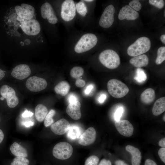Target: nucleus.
I'll return each mask as SVG.
<instances>
[{
	"mask_svg": "<svg viewBox=\"0 0 165 165\" xmlns=\"http://www.w3.org/2000/svg\"><path fill=\"white\" fill-rule=\"evenodd\" d=\"M99 41L98 35L91 31L79 30L74 28L68 32L64 48L72 55H85L97 48Z\"/></svg>",
	"mask_w": 165,
	"mask_h": 165,
	"instance_id": "1",
	"label": "nucleus"
},
{
	"mask_svg": "<svg viewBox=\"0 0 165 165\" xmlns=\"http://www.w3.org/2000/svg\"><path fill=\"white\" fill-rule=\"evenodd\" d=\"M95 0H80L75 1L76 20L82 30L91 31L94 23L93 13Z\"/></svg>",
	"mask_w": 165,
	"mask_h": 165,
	"instance_id": "2",
	"label": "nucleus"
},
{
	"mask_svg": "<svg viewBox=\"0 0 165 165\" xmlns=\"http://www.w3.org/2000/svg\"><path fill=\"white\" fill-rule=\"evenodd\" d=\"M57 15L67 32L74 28L76 20L75 1L62 0L57 1Z\"/></svg>",
	"mask_w": 165,
	"mask_h": 165,
	"instance_id": "3",
	"label": "nucleus"
},
{
	"mask_svg": "<svg viewBox=\"0 0 165 165\" xmlns=\"http://www.w3.org/2000/svg\"><path fill=\"white\" fill-rule=\"evenodd\" d=\"M98 59L102 64L110 69L117 68L120 63L119 55L116 51L111 49L102 50L99 54Z\"/></svg>",
	"mask_w": 165,
	"mask_h": 165,
	"instance_id": "4",
	"label": "nucleus"
},
{
	"mask_svg": "<svg viewBox=\"0 0 165 165\" xmlns=\"http://www.w3.org/2000/svg\"><path fill=\"white\" fill-rule=\"evenodd\" d=\"M151 46V42L149 38L146 37H142L138 38L128 47L127 53L129 56L134 57L148 52Z\"/></svg>",
	"mask_w": 165,
	"mask_h": 165,
	"instance_id": "5",
	"label": "nucleus"
},
{
	"mask_svg": "<svg viewBox=\"0 0 165 165\" xmlns=\"http://www.w3.org/2000/svg\"><path fill=\"white\" fill-rule=\"evenodd\" d=\"M109 94L113 97L120 98L126 95L129 91L127 86L123 82L116 79L110 80L107 83Z\"/></svg>",
	"mask_w": 165,
	"mask_h": 165,
	"instance_id": "6",
	"label": "nucleus"
},
{
	"mask_svg": "<svg viewBox=\"0 0 165 165\" xmlns=\"http://www.w3.org/2000/svg\"><path fill=\"white\" fill-rule=\"evenodd\" d=\"M40 12L42 18L47 24L52 27H55L59 20L51 4L46 2L41 6Z\"/></svg>",
	"mask_w": 165,
	"mask_h": 165,
	"instance_id": "7",
	"label": "nucleus"
},
{
	"mask_svg": "<svg viewBox=\"0 0 165 165\" xmlns=\"http://www.w3.org/2000/svg\"><path fill=\"white\" fill-rule=\"evenodd\" d=\"M73 151V147L70 144L67 142H61L55 145L53 150V154L57 159L64 160L71 157Z\"/></svg>",
	"mask_w": 165,
	"mask_h": 165,
	"instance_id": "8",
	"label": "nucleus"
},
{
	"mask_svg": "<svg viewBox=\"0 0 165 165\" xmlns=\"http://www.w3.org/2000/svg\"><path fill=\"white\" fill-rule=\"evenodd\" d=\"M115 12V8L112 4L107 6L105 8L98 21L99 26L105 29L110 28L114 21Z\"/></svg>",
	"mask_w": 165,
	"mask_h": 165,
	"instance_id": "9",
	"label": "nucleus"
},
{
	"mask_svg": "<svg viewBox=\"0 0 165 165\" xmlns=\"http://www.w3.org/2000/svg\"><path fill=\"white\" fill-rule=\"evenodd\" d=\"M0 94L4 99H6L9 107L14 108L18 104L19 99L16 95L15 91L10 86L6 85L2 86L0 88Z\"/></svg>",
	"mask_w": 165,
	"mask_h": 165,
	"instance_id": "10",
	"label": "nucleus"
},
{
	"mask_svg": "<svg viewBox=\"0 0 165 165\" xmlns=\"http://www.w3.org/2000/svg\"><path fill=\"white\" fill-rule=\"evenodd\" d=\"M21 27L23 32L29 35H35L38 34L41 31V27L39 22L36 20L31 19L20 20Z\"/></svg>",
	"mask_w": 165,
	"mask_h": 165,
	"instance_id": "11",
	"label": "nucleus"
},
{
	"mask_svg": "<svg viewBox=\"0 0 165 165\" xmlns=\"http://www.w3.org/2000/svg\"><path fill=\"white\" fill-rule=\"evenodd\" d=\"M25 84L26 87L29 90L37 92L45 89L47 86V82L43 78L33 76L28 79Z\"/></svg>",
	"mask_w": 165,
	"mask_h": 165,
	"instance_id": "12",
	"label": "nucleus"
},
{
	"mask_svg": "<svg viewBox=\"0 0 165 165\" xmlns=\"http://www.w3.org/2000/svg\"><path fill=\"white\" fill-rule=\"evenodd\" d=\"M17 14V19L20 21L23 19L29 20L32 19L35 13V9L31 6L23 3L21 6H16L15 7Z\"/></svg>",
	"mask_w": 165,
	"mask_h": 165,
	"instance_id": "13",
	"label": "nucleus"
},
{
	"mask_svg": "<svg viewBox=\"0 0 165 165\" xmlns=\"http://www.w3.org/2000/svg\"><path fill=\"white\" fill-rule=\"evenodd\" d=\"M96 133L94 128L90 127L81 134L79 138V143L83 146H87L92 144L95 141Z\"/></svg>",
	"mask_w": 165,
	"mask_h": 165,
	"instance_id": "14",
	"label": "nucleus"
},
{
	"mask_svg": "<svg viewBox=\"0 0 165 165\" xmlns=\"http://www.w3.org/2000/svg\"><path fill=\"white\" fill-rule=\"evenodd\" d=\"M115 126L119 133L122 135L127 137L131 136L134 131V127L131 123L127 120L116 121Z\"/></svg>",
	"mask_w": 165,
	"mask_h": 165,
	"instance_id": "15",
	"label": "nucleus"
},
{
	"mask_svg": "<svg viewBox=\"0 0 165 165\" xmlns=\"http://www.w3.org/2000/svg\"><path fill=\"white\" fill-rule=\"evenodd\" d=\"M31 72L30 68L28 65L26 64H20L13 69L11 75L16 79L22 80L28 77Z\"/></svg>",
	"mask_w": 165,
	"mask_h": 165,
	"instance_id": "16",
	"label": "nucleus"
},
{
	"mask_svg": "<svg viewBox=\"0 0 165 165\" xmlns=\"http://www.w3.org/2000/svg\"><path fill=\"white\" fill-rule=\"evenodd\" d=\"M70 126L68 121L63 118L58 120L51 125L50 129L55 134L61 135L67 133Z\"/></svg>",
	"mask_w": 165,
	"mask_h": 165,
	"instance_id": "17",
	"label": "nucleus"
},
{
	"mask_svg": "<svg viewBox=\"0 0 165 165\" xmlns=\"http://www.w3.org/2000/svg\"><path fill=\"white\" fill-rule=\"evenodd\" d=\"M139 16L138 13L132 8L129 6L126 5L123 6L120 10L119 15V19L122 20H134L137 19Z\"/></svg>",
	"mask_w": 165,
	"mask_h": 165,
	"instance_id": "18",
	"label": "nucleus"
},
{
	"mask_svg": "<svg viewBox=\"0 0 165 165\" xmlns=\"http://www.w3.org/2000/svg\"><path fill=\"white\" fill-rule=\"evenodd\" d=\"M80 107L81 104L78 101L69 104L66 108V113L72 119H79L81 117Z\"/></svg>",
	"mask_w": 165,
	"mask_h": 165,
	"instance_id": "19",
	"label": "nucleus"
},
{
	"mask_svg": "<svg viewBox=\"0 0 165 165\" xmlns=\"http://www.w3.org/2000/svg\"><path fill=\"white\" fill-rule=\"evenodd\" d=\"M126 150L132 155V165H140L141 159V153L139 149L133 146L128 145L126 147Z\"/></svg>",
	"mask_w": 165,
	"mask_h": 165,
	"instance_id": "20",
	"label": "nucleus"
},
{
	"mask_svg": "<svg viewBox=\"0 0 165 165\" xmlns=\"http://www.w3.org/2000/svg\"><path fill=\"white\" fill-rule=\"evenodd\" d=\"M129 62L134 67L139 68L147 66L149 60L146 55L142 54L132 58L130 60Z\"/></svg>",
	"mask_w": 165,
	"mask_h": 165,
	"instance_id": "21",
	"label": "nucleus"
},
{
	"mask_svg": "<svg viewBox=\"0 0 165 165\" xmlns=\"http://www.w3.org/2000/svg\"><path fill=\"white\" fill-rule=\"evenodd\" d=\"M10 150L16 156L27 157L28 154L26 149L16 142H14L10 146Z\"/></svg>",
	"mask_w": 165,
	"mask_h": 165,
	"instance_id": "22",
	"label": "nucleus"
},
{
	"mask_svg": "<svg viewBox=\"0 0 165 165\" xmlns=\"http://www.w3.org/2000/svg\"><path fill=\"white\" fill-rule=\"evenodd\" d=\"M165 110V97H163L158 99L155 102L152 108V113L155 116H158Z\"/></svg>",
	"mask_w": 165,
	"mask_h": 165,
	"instance_id": "23",
	"label": "nucleus"
},
{
	"mask_svg": "<svg viewBox=\"0 0 165 165\" xmlns=\"http://www.w3.org/2000/svg\"><path fill=\"white\" fill-rule=\"evenodd\" d=\"M155 92L151 88H148L145 90L141 94V99L144 103L148 104L152 103L155 98Z\"/></svg>",
	"mask_w": 165,
	"mask_h": 165,
	"instance_id": "24",
	"label": "nucleus"
},
{
	"mask_svg": "<svg viewBox=\"0 0 165 165\" xmlns=\"http://www.w3.org/2000/svg\"><path fill=\"white\" fill-rule=\"evenodd\" d=\"M48 113L46 107L42 104L37 105L35 109V115L36 120L39 122H42Z\"/></svg>",
	"mask_w": 165,
	"mask_h": 165,
	"instance_id": "25",
	"label": "nucleus"
},
{
	"mask_svg": "<svg viewBox=\"0 0 165 165\" xmlns=\"http://www.w3.org/2000/svg\"><path fill=\"white\" fill-rule=\"evenodd\" d=\"M70 88V86L67 82L62 81L55 86L54 90L57 94L64 96L68 93Z\"/></svg>",
	"mask_w": 165,
	"mask_h": 165,
	"instance_id": "26",
	"label": "nucleus"
},
{
	"mask_svg": "<svg viewBox=\"0 0 165 165\" xmlns=\"http://www.w3.org/2000/svg\"><path fill=\"white\" fill-rule=\"evenodd\" d=\"M67 132L68 136L72 140L79 138L81 134L80 128L76 125L70 126Z\"/></svg>",
	"mask_w": 165,
	"mask_h": 165,
	"instance_id": "27",
	"label": "nucleus"
},
{
	"mask_svg": "<svg viewBox=\"0 0 165 165\" xmlns=\"http://www.w3.org/2000/svg\"><path fill=\"white\" fill-rule=\"evenodd\" d=\"M84 72V69L80 66H75L71 69L70 74L74 78H78L82 76Z\"/></svg>",
	"mask_w": 165,
	"mask_h": 165,
	"instance_id": "28",
	"label": "nucleus"
},
{
	"mask_svg": "<svg viewBox=\"0 0 165 165\" xmlns=\"http://www.w3.org/2000/svg\"><path fill=\"white\" fill-rule=\"evenodd\" d=\"M147 76L144 71L142 69L138 68L137 69L136 75L134 79L139 83L144 82L147 79Z\"/></svg>",
	"mask_w": 165,
	"mask_h": 165,
	"instance_id": "29",
	"label": "nucleus"
},
{
	"mask_svg": "<svg viewBox=\"0 0 165 165\" xmlns=\"http://www.w3.org/2000/svg\"><path fill=\"white\" fill-rule=\"evenodd\" d=\"M157 55L155 62L157 64H160L165 60V47L164 46L161 47L158 49Z\"/></svg>",
	"mask_w": 165,
	"mask_h": 165,
	"instance_id": "30",
	"label": "nucleus"
},
{
	"mask_svg": "<svg viewBox=\"0 0 165 165\" xmlns=\"http://www.w3.org/2000/svg\"><path fill=\"white\" fill-rule=\"evenodd\" d=\"M55 113L56 112L55 110L51 109L47 113L44 119V124L45 127H47L53 123L54 120L53 117Z\"/></svg>",
	"mask_w": 165,
	"mask_h": 165,
	"instance_id": "31",
	"label": "nucleus"
},
{
	"mask_svg": "<svg viewBox=\"0 0 165 165\" xmlns=\"http://www.w3.org/2000/svg\"><path fill=\"white\" fill-rule=\"evenodd\" d=\"M29 160L26 157L16 156L14 158L10 165H29Z\"/></svg>",
	"mask_w": 165,
	"mask_h": 165,
	"instance_id": "32",
	"label": "nucleus"
},
{
	"mask_svg": "<svg viewBox=\"0 0 165 165\" xmlns=\"http://www.w3.org/2000/svg\"><path fill=\"white\" fill-rule=\"evenodd\" d=\"M99 161V158L97 156H91L86 159L84 165H97Z\"/></svg>",
	"mask_w": 165,
	"mask_h": 165,
	"instance_id": "33",
	"label": "nucleus"
},
{
	"mask_svg": "<svg viewBox=\"0 0 165 165\" xmlns=\"http://www.w3.org/2000/svg\"><path fill=\"white\" fill-rule=\"evenodd\" d=\"M135 11H139L141 8V5L139 0H133L129 3V5Z\"/></svg>",
	"mask_w": 165,
	"mask_h": 165,
	"instance_id": "34",
	"label": "nucleus"
},
{
	"mask_svg": "<svg viewBox=\"0 0 165 165\" xmlns=\"http://www.w3.org/2000/svg\"><path fill=\"white\" fill-rule=\"evenodd\" d=\"M149 3L159 9H162L165 5L164 1L163 0H149Z\"/></svg>",
	"mask_w": 165,
	"mask_h": 165,
	"instance_id": "35",
	"label": "nucleus"
},
{
	"mask_svg": "<svg viewBox=\"0 0 165 165\" xmlns=\"http://www.w3.org/2000/svg\"><path fill=\"white\" fill-rule=\"evenodd\" d=\"M123 112V109L122 107L119 108L116 111L114 115V119L116 121L120 120Z\"/></svg>",
	"mask_w": 165,
	"mask_h": 165,
	"instance_id": "36",
	"label": "nucleus"
},
{
	"mask_svg": "<svg viewBox=\"0 0 165 165\" xmlns=\"http://www.w3.org/2000/svg\"><path fill=\"white\" fill-rule=\"evenodd\" d=\"M159 156L161 160L165 163V148H162L159 149L158 152Z\"/></svg>",
	"mask_w": 165,
	"mask_h": 165,
	"instance_id": "37",
	"label": "nucleus"
},
{
	"mask_svg": "<svg viewBox=\"0 0 165 165\" xmlns=\"http://www.w3.org/2000/svg\"><path fill=\"white\" fill-rule=\"evenodd\" d=\"M86 84L85 81L81 79L78 78L76 80L75 82V85L79 87H82L84 86Z\"/></svg>",
	"mask_w": 165,
	"mask_h": 165,
	"instance_id": "38",
	"label": "nucleus"
},
{
	"mask_svg": "<svg viewBox=\"0 0 165 165\" xmlns=\"http://www.w3.org/2000/svg\"><path fill=\"white\" fill-rule=\"evenodd\" d=\"M68 99L69 104L74 103L78 101L77 97L73 94L70 95Z\"/></svg>",
	"mask_w": 165,
	"mask_h": 165,
	"instance_id": "39",
	"label": "nucleus"
},
{
	"mask_svg": "<svg viewBox=\"0 0 165 165\" xmlns=\"http://www.w3.org/2000/svg\"><path fill=\"white\" fill-rule=\"evenodd\" d=\"M93 87V86L92 84L89 85L85 90V94L86 95L89 94L92 90Z\"/></svg>",
	"mask_w": 165,
	"mask_h": 165,
	"instance_id": "40",
	"label": "nucleus"
},
{
	"mask_svg": "<svg viewBox=\"0 0 165 165\" xmlns=\"http://www.w3.org/2000/svg\"><path fill=\"white\" fill-rule=\"evenodd\" d=\"M98 165H112V163L109 160L103 159L101 160Z\"/></svg>",
	"mask_w": 165,
	"mask_h": 165,
	"instance_id": "41",
	"label": "nucleus"
},
{
	"mask_svg": "<svg viewBox=\"0 0 165 165\" xmlns=\"http://www.w3.org/2000/svg\"><path fill=\"white\" fill-rule=\"evenodd\" d=\"M33 115V113L32 112L26 110L22 114V116L24 117H30L31 116Z\"/></svg>",
	"mask_w": 165,
	"mask_h": 165,
	"instance_id": "42",
	"label": "nucleus"
},
{
	"mask_svg": "<svg viewBox=\"0 0 165 165\" xmlns=\"http://www.w3.org/2000/svg\"><path fill=\"white\" fill-rule=\"evenodd\" d=\"M145 165H157L156 163L153 160L147 159L145 161Z\"/></svg>",
	"mask_w": 165,
	"mask_h": 165,
	"instance_id": "43",
	"label": "nucleus"
},
{
	"mask_svg": "<svg viewBox=\"0 0 165 165\" xmlns=\"http://www.w3.org/2000/svg\"><path fill=\"white\" fill-rule=\"evenodd\" d=\"M106 98V95L105 94H101L99 97L98 99V101L100 103H103Z\"/></svg>",
	"mask_w": 165,
	"mask_h": 165,
	"instance_id": "44",
	"label": "nucleus"
},
{
	"mask_svg": "<svg viewBox=\"0 0 165 165\" xmlns=\"http://www.w3.org/2000/svg\"><path fill=\"white\" fill-rule=\"evenodd\" d=\"M159 145L162 148L165 147V138H163L161 139L159 142Z\"/></svg>",
	"mask_w": 165,
	"mask_h": 165,
	"instance_id": "45",
	"label": "nucleus"
},
{
	"mask_svg": "<svg viewBox=\"0 0 165 165\" xmlns=\"http://www.w3.org/2000/svg\"><path fill=\"white\" fill-rule=\"evenodd\" d=\"M116 165H128L123 161L121 160H118L116 161Z\"/></svg>",
	"mask_w": 165,
	"mask_h": 165,
	"instance_id": "46",
	"label": "nucleus"
},
{
	"mask_svg": "<svg viewBox=\"0 0 165 165\" xmlns=\"http://www.w3.org/2000/svg\"><path fill=\"white\" fill-rule=\"evenodd\" d=\"M23 124L26 127H28L30 126H32L34 125L33 123L31 121L25 122L23 123Z\"/></svg>",
	"mask_w": 165,
	"mask_h": 165,
	"instance_id": "47",
	"label": "nucleus"
},
{
	"mask_svg": "<svg viewBox=\"0 0 165 165\" xmlns=\"http://www.w3.org/2000/svg\"><path fill=\"white\" fill-rule=\"evenodd\" d=\"M5 72L0 68V80L3 78L5 75Z\"/></svg>",
	"mask_w": 165,
	"mask_h": 165,
	"instance_id": "48",
	"label": "nucleus"
},
{
	"mask_svg": "<svg viewBox=\"0 0 165 165\" xmlns=\"http://www.w3.org/2000/svg\"><path fill=\"white\" fill-rule=\"evenodd\" d=\"M4 138V134L2 130L0 129V143L3 140Z\"/></svg>",
	"mask_w": 165,
	"mask_h": 165,
	"instance_id": "49",
	"label": "nucleus"
},
{
	"mask_svg": "<svg viewBox=\"0 0 165 165\" xmlns=\"http://www.w3.org/2000/svg\"><path fill=\"white\" fill-rule=\"evenodd\" d=\"M160 39L161 42L164 44H165V35H163L161 36Z\"/></svg>",
	"mask_w": 165,
	"mask_h": 165,
	"instance_id": "50",
	"label": "nucleus"
},
{
	"mask_svg": "<svg viewBox=\"0 0 165 165\" xmlns=\"http://www.w3.org/2000/svg\"><path fill=\"white\" fill-rule=\"evenodd\" d=\"M163 120L164 121H165V115H164V116L163 117Z\"/></svg>",
	"mask_w": 165,
	"mask_h": 165,
	"instance_id": "51",
	"label": "nucleus"
},
{
	"mask_svg": "<svg viewBox=\"0 0 165 165\" xmlns=\"http://www.w3.org/2000/svg\"></svg>",
	"mask_w": 165,
	"mask_h": 165,
	"instance_id": "52",
	"label": "nucleus"
}]
</instances>
